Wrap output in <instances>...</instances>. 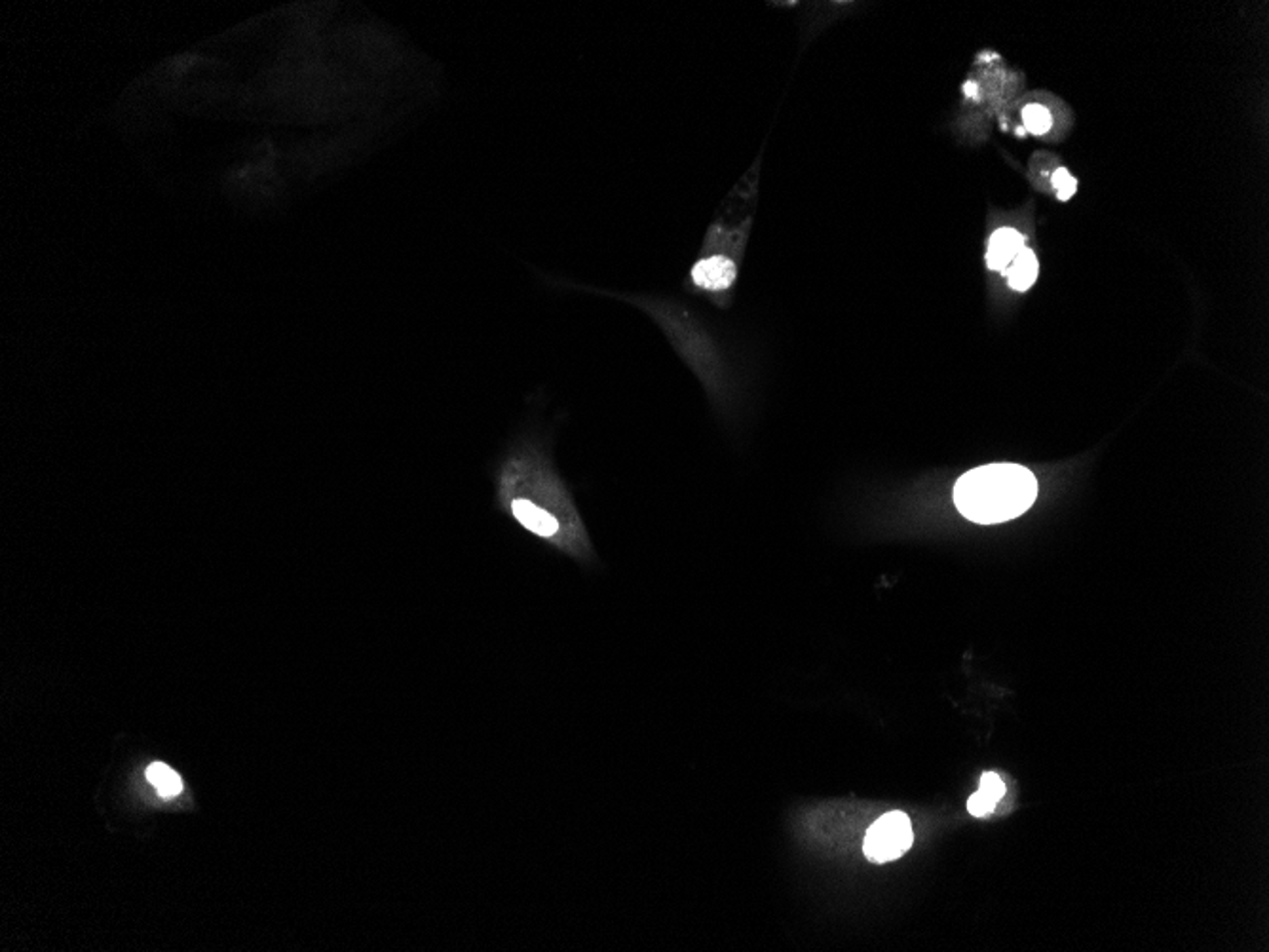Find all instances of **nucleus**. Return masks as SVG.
I'll return each instance as SVG.
<instances>
[{"label":"nucleus","mask_w":1269,"mask_h":952,"mask_svg":"<svg viewBox=\"0 0 1269 952\" xmlns=\"http://www.w3.org/2000/svg\"><path fill=\"white\" fill-rule=\"evenodd\" d=\"M496 506L535 539L572 555L583 550L580 525L557 477L529 443L504 458L496 476Z\"/></svg>","instance_id":"nucleus-1"},{"label":"nucleus","mask_w":1269,"mask_h":952,"mask_svg":"<svg viewBox=\"0 0 1269 952\" xmlns=\"http://www.w3.org/2000/svg\"><path fill=\"white\" fill-rule=\"evenodd\" d=\"M952 497L966 520L996 525L1031 510L1037 497V481L1025 466L1012 462L987 464L960 477Z\"/></svg>","instance_id":"nucleus-2"},{"label":"nucleus","mask_w":1269,"mask_h":952,"mask_svg":"<svg viewBox=\"0 0 1269 952\" xmlns=\"http://www.w3.org/2000/svg\"><path fill=\"white\" fill-rule=\"evenodd\" d=\"M762 151L764 147L758 152L751 168L737 181V185L731 189L728 196L722 200L720 208L716 210L714 219L706 233L702 253L722 255L735 262L743 259L747 239L753 231L756 206H758Z\"/></svg>","instance_id":"nucleus-3"},{"label":"nucleus","mask_w":1269,"mask_h":952,"mask_svg":"<svg viewBox=\"0 0 1269 952\" xmlns=\"http://www.w3.org/2000/svg\"><path fill=\"white\" fill-rule=\"evenodd\" d=\"M912 825L903 812H887L867 831L863 852L872 864L895 862L910 850Z\"/></svg>","instance_id":"nucleus-4"},{"label":"nucleus","mask_w":1269,"mask_h":952,"mask_svg":"<svg viewBox=\"0 0 1269 952\" xmlns=\"http://www.w3.org/2000/svg\"><path fill=\"white\" fill-rule=\"evenodd\" d=\"M739 274V262L722 257L702 253L690 268V283L706 293V295H726L733 287Z\"/></svg>","instance_id":"nucleus-5"},{"label":"nucleus","mask_w":1269,"mask_h":952,"mask_svg":"<svg viewBox=\"0 0 1269 952\" xmlns=\"http://www.w3.org/2000/svg\"><path fill=\"white\" fill-rule=\"evenodd\" d=\"M1025 249V238L1015 229H998L990 237L987 249V264L990 270L1004 272L1010 268L1015 257Z\"/></svg>","instance_id":"nucleus-6"},{"label":"nucleus","mask_w":1269,"mask_h":952,"mask_svg":"<svg viewBox=\"0 0 1269 952\" xmlns=\"http://www.w3.org/2000/svg\"><path fill=\"white\" fill-rule=\"evenodd\" d=\"M1004 795H1006L1004 779L994 772L985 774L981 778L979 791L968 801L969 814L975 818H987L994 812L996 804L1004 799Z\"/></svg>","instance_id":"nucleus-7"},{"label":"nucleus","mask_w":1269,"mask_h":952,"mask_svg":"<svg viewBox=\"0 0 1269 952\" xmlns=\"http://www.w3.org/2000/svg\"><path fill=\"white\" fill-rule=\"evenodd\" d=\"M1037 272H1039V264L1032 249L1025 247L1006 270V276L1015 291H1027L1037 280Z\"/></svg>","instance_id":"nucleus-8"},{"label":"nucleus","mask_w":1269,"mask_h":952,"mask_svg":"<svg viewBox=\"0 0 1269 952\" xmlns=\"http://www.w3.org/2000/svg\"><path fill=\"white\" fill-rule=\"evenodd\" d=\"M147 779L156 787L158 795L164 799H173L181 793L183 781L179 774L164 762H152L147 768Z\"/></svg>","instance_id":"nucleus-9"},{"label":"nucleus","mask_w":1269,"mask_h":952,"mask_svg":"<svg viewBox=\"0 0 1269 952\" xmlns=\"http://www.w3.org/2000/svg\"><path fill=\"white\" fill-rule=\"evenodd\" d=\"M1023 120H1025V128L1033 133V135H1041L1051 128V114L1043 105H1029L1023 110Z\"/></svg>","instance_id":"nucleus-10"},{"label":"nucleus","mask_w":1269,"mask_h":952,"mask_svg":"<svg viewBox=\"0 0 1269 952\" xmlns=\"http://www.w3.org/2000/svg\"><path fill=\"white\" fill-rule=\"evenodd\" d=\"M1053 189L1056 191L1058 200L1066 202V200H1070L1072 196L1076 195L1077 181L1072 175L1068 174V170L1058 168L1053 174Z\"/></svg>","instance_id":"nucleus-11"}]
</instances>
